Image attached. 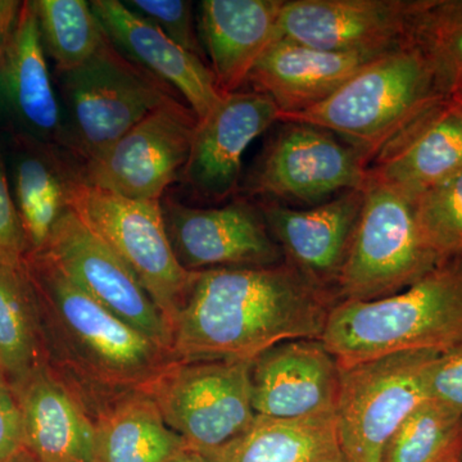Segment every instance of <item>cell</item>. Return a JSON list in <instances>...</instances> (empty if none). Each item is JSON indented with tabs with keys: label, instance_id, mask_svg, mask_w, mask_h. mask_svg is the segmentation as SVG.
I'll return each instance as SVG.
<instances>
[{
	"label": "cell",
	"instance_id": "6da1fadb",
	"mask_svg": "<svg viewBox=\"0 0 462 462\" xmlns=\"http://www.w3.org/2000/svg\"><path fill=\"white\" fill-rule=\"evenodd\" d=\"M338 297L291 264L196 272L172 325L181 361L254 360L270 346L321 339Z\"/></svg>",
	"mask_w": 462,
	"mask_h": 462
},
{
	"label": "cell",
	"instance_id": "7a4b0ae2",
	"mask_svg": "<svg viewBox=\"0 0 462 462\" xmlns=\"http://www.w3.org/2000/svg\"><path fill=\"white\" fill-rule=\"evenodd\" d=\"M23 269L38 302L42 338L75 375L71 387L116 397L138 391L175 357L121 320L42 256L30 254ZM72 388V389H76Z\"/></svg>",
	"mask_w": 462,
	"mask_h": 462
},
{
	"label": "cell",
	"instance_id": "3957f363",
	"mask_svg": "<svg viewBox=\"0 0 462 462\" xmlns=\"http://www.w3.org/2000/svg\"><path fill=\"white\" fill-rule=\"evenodd\" d=\"M321 342L342 369L406 351L439 354L462 346V254L443 258L393 296L340 300Z\"/></svg>",
	"mask_w": 462,
	"mask_h": 462
},
{
	"label": "cell",
	"instance_id": "277c9868",
	"mask_svg": "<svg viewBox=\"0 0 462 462\" xmlns=\"http://www.w3.org/2000/svg\"><path fill=\"white\" fill-rule=\"evenodd\" d=\"M449 98L433 63L412 42L367 63L324 102L281 121L328 130L370 165L389 142Z\"/></svg>",
	"mask_w": 462,
	"mask_h": 462
},
{
	"label": "cell",
	"instance_id": "5b68a950",
	"mask_svg": "<svg viewBox=\"0 0 462 462\" xmlns=\"http://www.w3.org/2000/svg\"><path fill=\"white\" fill-rule=\"evenodd\" d=\"M58 79L66 107V152L78 165L107 151L167 100L181 98L109 38L88 62Z\"/></svg>",
	"mask_w": 462,
	"mask_h": 462
},
{
	"label": "cell",
	"instance_id": "8992f818",
	"mask_svg": "<svg viewBox=\"0 0 462 462\" xmlns=\"http://www.w3.org/2000/svg\"><path fill=\"white\" fill-rule=\"evenodd\" d=\"M440 260L422 234L413 199L367 176L363 209L337 287L338 302L393 296Z\"/></svg>",
	"mask_w": 462,
	"mask_h": 462
},
{
	"label": "cell",
	"instance_id": "52a82bcc",
	"mask_svg": "<svg viewBox=\"0 0 462 462\" xmlns=\"http://www.w3.org/2000/svg\"><path fill=\"white\" fill-rule=\"evenodd\" d=\"M279 124L243 176L238 197L309 208L345 191L364 189L370 165L360 151L314 125Z\"/></svg>",
	"mask_w": 462,
	"mask_h": 462
},
{
	"label": "cell",
	"instance_id": "ba28073f",
	"mask_svg": "<svg viewBox=\"0 0 462 462\" xmlns=\"http://www.w3.org/2000/svg\"><path fill=\"white\" fill-rule=\"evenodd\" d=\"M67 206L132 269L171 328L194 273L173 254L161 202L133 200L78 180L67 184Z\"/></svg>",
	"mask_w": 462,
	"mask_h": 462
},
{
	"label": "cell",
	"instance_id": "9c48e42d",
	"mask_svg": "<svg viewBox=\"0 0 462 462\" xmlns=\"http://www.w3.org/2000/svg\"><path fill=\"white\" fill-rule=\"evenodd\" d=\"M251 360H173L138 391L189 448L206 454L226 445L256 418Z\"/></svg>",
	"mask_w": 462,
	"mask_h": 462
},
{
	"label": "cell",
	"instance_id": "30bf717a",
	"mask_svg": "<svg viewBox=\"0 0 462 462\" xmlns=\"http://www.w3.org/2000/svg\"><path fill=\"white\" fill-rule=\"evenodd\" d=\"M439 352L406 351L342 369L336 407L340 451L349 462H383L385 447L428 397Z\"/></svg>",
	"mask_w": 462,
	"mask_h": 462
},
{
	"label": "cell",
	"instance_id": "8fae6325",
	"mask_svg": "<svg viewBox=\"0 0 462 462\" xmlns=\"http://www.w3.org/2000/svg\"><path fill=\"white\" fill-rule=\"evenodd\" d=\"M197 126L184 99L167 100L98 157L76 163V179L125 199L161 202L180 180Z\"/></svg>",
	"mask_w": 462,
	"mask_h": 462
},
{
	"label": "cell",
	"instance_id": "7c38bea8",
	"mask_svg": "<svg viewBox=\"0 0 462 462\" xmlns=\"http://www.w3.org/2000/svg\"><path fill=\"white\" fill-rule=\"evenodd\" d=\"M38 254L100 305L172 355L171 328L165 316L123 258L72 209L67 208L58 218Z\"/></svg>",
	"mask_w": 462,
	"mask_h": 462
},
{
	"label": "cell",
	"instance_id": "4fadbf2b",
	"mask_svg": "<svg viewBox=\"0 0 462 462\" xmlns=\"http://www.w3.org/2000/svg\"><path fill=\"white\" fill-rule=\"evenodd\" d=\"M420 5L421 0H282L275 41L383 56L413 42Z\"/></svg>",
	"mask_w": 462,
	"mask_h": 462
},
{
	"label": "cell",
	"instance_id": "5bb4252c",
	"mask_svg": "<svg viewBox=\"0 0 462 462\" xmlns=\"http://www.w3.org/2000/svg\"><path fill=\"white\" fill-rule=\"evenodd\" d=\"M161 207L173 254L188 272L285 261L254 200L236 197L227 205L199 208L165 199Z\"/></svg>",
	"mask_w": 462,
	"mask_h": 462
},
{
	"label": "cell",
	"instance_id": "9a60e30c",
	"mask_svg": "<svg viewBox=\"0 0 462 462\" xmlns=\"http://www.w3.org/2000/svg\"><path fill=\"white\" fill-rule=\"evenodd\" d=\"M279 121L281 111L264 94L254 90L227 94L214 112L199 121L179 181L202 202L236 199L245 151Z\"/></svg>",
	"mask_w": 462,
	"mask_h": 462
},
{
	"label": "cell",
	"instance_id": "2e32d148",
	"mask_svg": "<svg viewBox=\"0 0 462 462\" xmlns=\"http://www.w3.org/2000/svg\"><path fill=\"white\" fill-rule=\"evenodd\" d=\"M340 366L321 339L285 340L252 360V407L258 416L307 419L336 413Z\"/></svg>",
	"mask_w": 462,
	"mask_h": 462
},
{
	"label": "cell",
	"instance_id": "e0dca14e",
	"mask_svg": "<svg viewBox=\"0 0 462 462\" xmlns=\"http://www.w3.org/2000/svg\"><path fill=\"white\" fill-rule=\"evenodd\" d=\"M257 205L285 263L316 287L338 297L337 287L363 209L364 189L345 191L309 208L273 202Z\"/></svg>",
	"mask_w": 462,
	"mask_h": 462
},
{
	"label": "cell",
	"instance_id": "ac0fdd59",
	"mask_svg": "<svg viewBox=\"0 0 462 462\" xmlns=\"http://www.w3.org/2000/svg\"><path fill=\"white\" fill-rule=\"evenodd\" d=\"M90 5L115 47L178 91L199 121L223 102L225 96L205 60L182 50L123 2L93 0Z\"/></svg>",
	"mask_w": 462,
	"mask_h": 462
},
{
	"label": "cell",
	"instance_id": "d6986e66",
	"mask_svg": "<svg viewBox=\"0 0 462 462\" xmlns=\"http://www.w3.org/2000/svg\"><path fill=\"white\" fill-rule=\"evenodd\" d=\"M12 387L23 415L26 449L33 461H96L93 416L50 363Z\"/></svg>",
	"mask_w": 462,
	"mask_h": 462
},
{
	"label": "cell",
	"instance_id": "ffe728a7",
	"mask_svg": "<svg viewBox=\"0 0 462 462\" xmlns=\"http://www.w3.org/2000/svg\"><path fill=\"white\" fill-rule=\"evenodd\" d=\"M460 171L462 114L449 98L389 142L367 176L415 199Z\"/></svg>",
	"mask_w": 462,
	"mask_h": 462
},
{
	"label": "cell",
	"instance_id": "44dd1931",
	"mask_svg": "<svg viewBox=\"0 0 462 462\" xmlns=\"http://www.w3.org/2000/svg\"><path fill=\"white\" fill-rule=\"evenodd\" d=\"M0 83L26 138L66 152L65 112L51 83L33 2L21 3Z\"/></svg>",
	"mask_w": 462,
	"mask_h": 462
},
{
	"label": "cell",
	"instance_id": "7402d4cb",
	"mask_svg": "<svg viewBox=\"0 0 462 462\" xmlns=\"http://www.w3.org/2000/svg\"><path fill=\"white\" fill-rule=\"evenodd\" d=\"M378 57L334 53L276 39L258 58L245 85L272 98L282 117L324 102Z\"/></svg>",
	"mask_w": 462,
	"mask_h": 462
},
{
	"label": "cell",
	"instance_id": "603a6c76",
	"mask_svg": "<svg viewBox=\"0 0 462 462\" xmlns=\"http://www.w3.org/2000/svg\"><path fill=\"white\" fill-rule=\"evenodd\" d=\"M282 5V0L200 2V41L224 96L243 90L254 63L275 41Z\"/></svg>",
	"mask_w": 462,
	"mask_h": 462
},
{
	"label": "cell",
	"instance_id": "cb8c5ba5",
	"mask_svg": "<svg viewBox=\"0 0 462 462\" xmlns=\"http://www.w3.org/2000/svg\"><path fill=\"white\" fill-rule=\"evenodd\" d=\"M93 419L94 462H169L188 448L163 420L156 403L141 391L99 404Z\"/></svg>",
	"mask_w": 462,
	"mask_h": 462
},
{
	"label": "cell",
	"instance_id": "d4e9b609",
	"mask_svg": "<svg viewBox=\"0 0 462 462\" xmlns=\"http://www.w3.org/2000/svg\"><path fill=\"white\" fill-rule=\"evenodd\" d=\"M342 454L336 413L307 419L258 416L220 448L203 454L209 462H325Z\"/></svg>",
	"mask_w": 462,
	"mask_h": 462
},
{
	"label": "cell",
	"instance_id": "484cf974",
	"mask_svg": "<svg viewBox=\"0 0 462 462\" xmlns=\"http://www.w3.org/2000/svg\"><path fill=\"white\" fill-rule=\"evenodd\" d=\"M23 139L14 161V202L30 254H38L69 208L67 184L76 162L62 149Z\"/></svg>",
	"mask_w": 462,
	"mask_h": 462
},
{
	"label": "cell",
	"instance_id": "4316f807",
	"mask_svg": "<svg viewBox=\"0 0 462 462\" xmlns=\"http://www.w3.org/2000/svg\"><path fill=\"white\" fill-rule=\"evenodd\" d=\"M45 354L35 291L25 269L0 266V369L16 384L48 363Z\"/></svg>",
	"mask_w": 462,
	"mask_h": 462
},
{
	"label": "cell",
	"instance_id": "83f0119b",
	"mask_svg": "<svg viewBox=\"0 0 462 462\" xmlns=\"http://www.w3.org/2000/svg\"><path fill=\"white\" fill-rule=\"evenodd\" d=\"M44 50L56 63L57 74L78 69L100 50L108 36L89 2H33Z\"/></svg>",
	"mask_w": 462,
	"mask_h": 462
},
{
	"label": "cell",
	"instance_id": "f1b7e54d",
	"mask_svg": "<svg viewBox=\"0 0 462 462\" xmlns=\"http://www.w3.org/2000/svg\"><path fill=\"white\" fill-rule=\"evenodd\" d=\"M412 39L433 63L449 97L462 91V0H421Z\"/></svg>",
	"mask_w": 462,
	"mask_h": 462
},
{
	"label": "cell",
	"instance_id": "f546056e",
	"mask_svg": "<svg viewBox=\"0 0 462 462\" xmlns=\"http://www.w3.org/2000/svg\"><path fill=\"white\" fill-rule=\"evenodd\" d=\"M461 440V413L428 400L389 439L383 462H436Z\"/></svg>",
	"mask_w": 462,
	"mask_h": 462
},
{
	"label": "cell",
	"instance_id": "4dcf8cb0",
	"mask_svg": "<svg viewBox=\"0 0 462 462\" xmlns=\"http://www.w3.org/2000/svg\"><path fill=\"white\" fill-rule=\"evenodd\" d=\"M413 202L422 234L438 256L462 254V171Z\"/></svg>",
	"mask_w": 462,
	"mask_h": 462
},
{
	"label": "cell",
	"instance_id": "1f68e13d",
	"mask_svg": "<svg viewBox=\"0 0 462 462\" xmlns=\"http://www.w3.org/2000/svg\"><path fill=\"white\" fill-rule=\"evenodd\" d=\"M124 5L156 25L182 50L206 62L193 3L188 0H127Z\"/></svg>",
	"mask_w": 462,
	"mask_h": 462
},
{
	"label": "cell",
	"instance_id": "d6a6232c",
	"mask_svg": "<svg viewBox=\"0 0 462 462\" xmlns=\"http://www.w3.org/2000/svg\"><path fill=\"white\" fill-rule=\"evenodd\" d=\"M29 254V242L0 157V266L23 269Z\"/></svg>",
	"mask_w": 462,
	"mask_h": 462
},
{
	"label": "cell",
	"instance_id": "836d02e7",
	"mask_svg": "<svg viewBox=\"0 0 462 462\" xmlns=\"http://www.w3.org/2000/svg\"><path fill=\"white\" fill-rule=\"evenodd\" d=\"M0 462H35L23 436V415L14 387L0 369Z\"/></svg>",
	"mask_w": 462,
	"mask_h": 462
},
{
	"label": "cell",
	"instance_id": "e575fe53",
	"mask_svg": "<svg viewBox=\"0 0 462 462\" xmlns=\"http://www.w3.org/2000/svg\"><path fill=\"white\" fill-rule=\"evenodd\" d=\"M428 397L462 415V346L438 356L428 372Z\"/></svg>",
	"mask_w": 462,
	"mask_h": 462
},
{
	"label": "cell",
	"instance_id": "d590c367",
	"mask_svg": "<svg viewBox=\"0 0 462 462\" xmlns=\"http://www.w3.org/2000/svg\"><path fill=\"white\" fill-rule=\"evenodd\" d=\"M20 8L21 3L18 2H0V74H2L9 36L16 23Z\"/></svg>",
	"mask_w": 462,
	"mask_h": 462
},
{
	"label": "cell",
	"instance_id": "8d00e7d4",
	"mask_svg": "<svg viewBox=\"0 0 462 462\" xmlns=\"http://www.w3.org/2000/svg\"><path fill=\"white\" fill-rule=\"evenodd\" d=\"M169 462H209V460L202 454V452L188 447V448H185L184 451L180 452V454L176 455L175 457Z\"/></svg>",
	"mask_w": 462,
	"mask_h": 462
},
{
	"label": "cell",
	"instance_id": "74e56055",
	"mask_svg": "<svg viewBox=\"0 0 462 462\" xmlns=\"http://www.w3.org/2000/svg\"><path fill=\"white\" fill-rule=\"evenodd\" d=\"M461 454H462V440L458 442L457 445L452 447L446 455H443L439 460L436 462H461Z\"/></svg>",
	"mask_w": 462,
	"mask_h": 462
},
{
	"label": "cell",
	"instance_id": "f35d334b",
	"mask_svg": "<svg viewBox=\"0 0 462 462\" xmlns=\"http://www.w3.org/2000/svg\"><path fill=\"white\" fill-rule=\"evenodd\" d=\"M451 100L462 114V91H457V93L452 94Z\"/></svg>",
	"mask_w": 462,
	"mask_h": 462
},
{
	"label": "cell",
	"instance_id": "ab89813d",
	"mask_svg": "<svg viewBox=\"0 0 462 462\" xmlns=\"http://www.w3.org/2000/svg\"><path fill=\"white\" fill-rule=\"evenodd\" d=\"M325 462H349V461L346 460V458L345 457V455L340 454V455L337 456V457L330 458V460H328Z\"/></svg>",
	"mask_w": 462,
	"mask_h": 462
},
{
	"label": "cell",
	"instance_id": "60d3db41",
	"mask_svg": "<svg viewBox=\"0 0 462 462\" xmlns=\"http://www.w3.org/2000/svg\"><path fill=\"white\" fill-rule=\"evenodd\" d=\"M461 462H462V454H461Z\"/></svg>",
	"mask_w": 462,
	"mask_h": 462
}]
</instances>
